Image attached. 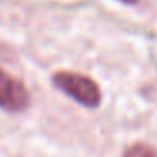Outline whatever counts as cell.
I'll list each match as a JSON object with an SVG mask.
<instances>
[{
    "instance_id": "6da1fadb",
    "label": "cell",
    "mask_w": 157,
    "mask_h": 157,
    "mask_svg": "<svg viewBox=\"0 0 157 157\" xmlns=\"http://www.w3.org/2000/svg\"><path fill=\"white\" fill-rule=\"evenodd\" d=\"M52 83L63 93H66L68 96H71L73 100L88 108H96L101 101V93H100L98 85L85 75L59 71L52 75Z\"/></svg>"
},
{
    "instance_id": "7a4b0ae2",
    "label": "cell",
    "mask_w": 157,
    "mask_h": 157,
    "mask_svg": "<svg viewBox=\"0 0 157 157\" xmlns=\"http://www.w3.org/2000/svg\"><path fill=\"white\" fill-rule=\"evenodd\" d=\"M31 103L27 88L24 83L15 79L4 69H0V108L5 112L17 113L25 110Z\"/></svg>"
},
{
    "instance_id": "3957f363",
    "label": "cell",
    "mask_w": 157,
    "mask_h": 157,
    "mask_svg": "<svg viewBox=\"0 0 157 157\" xmlns=\"http://www.w3.org/2000/svg\"><path fill=\"white\" fill-rule=\"evenodd\" d=\"M123 157H157V154L145 144H133L123 152Z\"/></svg>"
},
{
    "instance_id": "277c9868",
    "label": "cell",
    "mask_w": 157,
    "mask_h": 157,
    "mask_svg": "<svg viewBox=\"0 0 157 157\" xmlns=\"http://www.w3.org/2000/svg\"><path fill=\"white\" fill-rule=\"evenodd\" d=\"M120 2H123V4H128V5H132V4H137L139 0H120Z\"/></svg>"
}]
</instances>
